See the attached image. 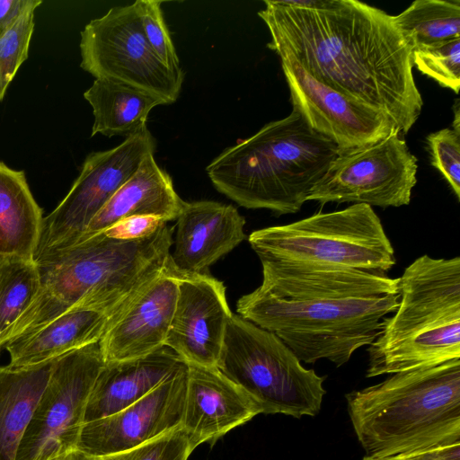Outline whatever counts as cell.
<instances>
[{"label":"cell","mask_w":460,"mask_h":460,"mask_svg":"<svg viewBox=\"0 0 460 460\" xmlns=\"http://www.w3.org/2000/svg\"><path fill=\"white\" fill-rule=\"evenodd\" d=\"M399 294L367 349V377L460 358V258H417L399 278Z\"/></svg>","instance_id":"cell-6"},{"label":"cell","mask_w":460,"mask_h":460,"mask_svg":"<svg viewBox=\"0 0 460 460\" xmlns=\"http://www.w3.org/2000/svg\"><path fill=\"white\" fill-rule=\"evenodd\" d=\"M108 317L90 309L67 311L45 325L8 342L13 367H28L54 360L70 351L99 342Z\"/></svg>","instance_id":"cell-21"},{"label":"cell","mask_w":460,"mask_h":460,"mask_svg":"<svg viewBox=\"0 0 460 460\" xmlns=\"http://www.w3.org/2000/svg\"><path fill=\"white\" fill-rule=\"evenodd\" d=\"M188 364L127 408L84 424L76 450L102 456L132 449L180 429L185 408Z\"/></svg>","instance_id":"cell-14"},{"label":"cell","mask_w":460,"mask_h":460,"mask_svg":"<svg viewBox=\"0 0 460 460\" xmlns=\"http://www.w3.org/2000/svg\"><path fill=\"white\" fill-rule=\"evenodd\" d=\"M261 411L252 399L217 367L188 364V385L181 429L194 450L214 443Z\"/></svg>","instance_id":"cell-17"},{"label":"cell","mask_w":460,"mask_h":460,"mask_svg":"<svg viewBox=\"0 0 460 460\" xmlns=\"http://www.w3.org/2000/svg\"><path fill=\"white\" fill-rule=\"evenodd\" d=\"M412 65L442 87L458 93L460 88V38L412 50Z\"/></svg>","instance_id":"cell-28"},{"label":"cell","mask_w":460,"mask_h":460,"mask_svg":"<svg viewBox=\"0 0 460 460\" xmlns=\"http://www.w3.org/2000/svg\"><path fill=\"white\" fill-rule=\"evenodd\" d=\"M155 139L146 127L113 148L89 154L68 193L44 217L34 258L64 249L79 240L93 217L135 173L142 160L155 153Z\"/></svg>","instance_id":"cell-12"},{"label":"cell","mask_w":460,"mask_h":460,"mask_svg":"<svg viewBox=\"0 0 460 460\" xmlns=\"http://www.w3.org/2000/svg\"><path fill=\"white\" fill-rule=\"evenodd\" d=\"M277 54L293 109L310 128L334 142L340 151L376 143L400 132L385 112L321 83L289 54Z\"/></svg>","instance_id":"cell-13"},{"label":"cell","mask_w":460,"mask_h":460,"mask_svg":"<svg viewBox=\"0 0 460 460\" xmlns=\"http://www.w3.org/2000/svg\"><path fill=\"white\" fill-rule=\"evenodd\" d=\"M258 12L268 48L286 52L308 74L385 112L402 133L417 121L423 101L412 75V49L393 15L356 0H317L309 8L266 0Z\"/></svg>","instance_id":"cell-1"},{"label":"cell","mask_w":460,"mask_h":460,"mask_svg":"<svg viewBox=\"0 0 460 460\" xmlns=\"http://www.w3.org/2000/svg\"><path fill=\"white\" fill-rule=\"evenodd\" d=\"M261 262V285L238 299V315L274 333L301 362L344 365L399 304V278L384 272Z\"/></svg>","instance_id":"cell-2"},{"label":"cell","mask_w":460,"mask_h":460,"mask_svg":"<svg viewBox=\"0 0 460 460\" xmlns=\"http://www.w3.org/2000/svg\"><path fill=\"white\" fill-rule=\"evenodd\" d=\"M66 456V455L61 456H58V457H55V458H52V459H49V460H63V458H64V456Z\"/></svg>","instance_id":"cell-37"},{"label":"cell","mask_w":460,"mask_h":460,"mask_svg":"<svg viewBox=\"0 0 460 460\" xmlns=\"http://www.w3.org/2000/svg\"><path fill=\"white\" fill-rule=\"evenodd\" d=\"M172 231L166 224L133 241L98 233L36 257L40 290L7 332V339L25 335L73 309L100 312L108 317L109 327L168 267Z\"/></svg>","instance_id":"cell-3"},{"label":"cell","mask_w":460,"mask_h":460,"mask_svg":"<svg viewBox=\"0 0 460 460\" xmlns=\"http://www.w3.org/2000/svg\"><path fill=\"white\" fill-rule=\"evenodd\" d=\"M41 288L33 260L0 257V339L33 302Z\"/></svg>","instance_id":"cell-26"},{"label":"cell","mask_w":460,"mask_h":460,"mask_svg":"<svg viewBox=\"0 0 460 460\" xmlns=\"http://www.w3.org/2000/svg\"><path fill=\"white\" fill-rule=\"evenodd\" d=\"M193 449L181 428L164 434L129 450L85 460H187Z\"/></svg>","instance_id":"cell-29"},{"label":"cell","mask_w":460,"mask_h":460,"mask_svg":"<svg viewBox=\"0 0 460 460\" xmlns=\"http://www.w3.org/2000/svg\"><path fill=\"white\" fill-rule=\"evenodd\" d=\"M172 268L183 274L205 273L245 238V219L232 205L185 202L177 217Z\"/></svg>","instance_id":"cell-18"},{"label":"cell","mask_w":460,"mask_h":460,"mask_svg":"<svg viewBox=\"0 0 460 460\" xmlns=\"http://www.w3.org/2000/svg\"><path fill=\"white\" fill-rule=\"evenodd\" d=\"M43 219L24 172L0 161V257L33 260Z\"/></svg>","instance_id":"cell-22"},{"label":"cell","mask_w":460,"mask_h":460,"mask_svg":"<svg viewBox=\"0 0 460 460\" xmlns=\"http://www.w3.org/2000/svg\"><path fill=\"white\" fill-rule=\"evenodd\" d=\"M167 222L153 216H133L121 219L103 230L106 236L118 240L133 241L148 237Z\"/></svg>","instance_id":"cell-32"},{"label":"cell","mask_w":460,"mask_h":460,"mask_svg":"<svg viewBox=\"0 0 460 460\" xmlns=\"http://www.w3.org/2000/svg\"><path fill=\"white\" fill-rule=\"evenodd\" d=\"M183 363L179 355L166 346L141 358L105 363L90 394L84 424L133 404Z\"/></svg>","instance_id":"cell-19"},{"label":"cell","mask_w":460,"mask_h":460,"mask_svg":"<svg viewBox=\"0 0 460 460\" xmlns=\"http://www.w3.org/2000/svg\"><path fill=\"white\" fill-rule=\"evenodd\" d=\"M455 119L453 120V129H455L456 131H459L460 132V113H459V102L458 100H456V105H455Z\"/></svg>","instance_id":"cell-35"},{"label":"cell","mask_w":460,"mask_h":460,"mask_svg":"<svg viewBox=\"0 0 460 460\" xmlns=\"http://www.w3.org/2000/svg\"><path fill=\"white\" fill-rule=\"evenodd\" d=\"M339 151L293 109L225 149L206 172L214 187L239 206L294 214Z\"/></svg>","instance_id":"cell-5"},{"label":"cell","mask_w":460,"mask_h":460,"mask_svg":"<svg viewBox=\"0 0 460 460\" xmlns=\"http://www.w3.org/2000/svg\"><path fill=\"white\" fill-rule=\"evenodd\" d=\"M40 5L35 4L27 9L0 38V102L19 67L28 58L35 26V10Z\"/></svg>","instance_id":"cell-27"},{"label":"cell","mask_w":460,"mask_h":460,"mask_svg":"<svg viewBox=\"0 0 460 460\" xmlns=\"http://www.w3.org/2000/svg\"><path fill=\"white\" fill-rule=\"evenodd\" d=\"M41 4L40 0H0V38L27 9Z\"/></svg>","instance_id":"cell-34"},{"label":"cell","mask_w":460,"mask_h":460,"mask_svg":"<svg viewBox=\"0 0 460 460\" xmlns=\"http://www.w3.org/2000/svg\"><path fill=\"white\" fill-rule=\"evenodd\" d=\"M80 66L95 79L128 84L177 101L184 74L169 70L150 48L141 24L137 0L114 6L90 21L81 31Z\"/></svg>","instance_id":"cell-9"},{"label":"cell","mask_w":460,"mask_h":460,"mask_svg":"<svg viewBox=\"0 0 460 460\" xmlns=\"http://www.w3.org/2000/svg\"><path fill=\"white\" fill-rule=\"evenodd\" d=\"M393 17L412 50L460 38L459 0H416Z\"/></svg>","instance_id":"cell-25"},{"label":"cell","mask_w":460,"mask_h":460,"mask_svg":"<svg viewBox=\"0 0 460 460\" xmlns=\"http://www.w3.org/2000/svg\"><path fill=\"white\" fill-rule=\"evenodd\" d=\"M417 162L400 132L376 143L339 151L311 190L307 201L382 208L408 205L417 182Z\"/></svg>","instance_id":"cell-11"},{"label":"cell","mask_w":460,"mask_h":460,"mask_svg":"<svg viewBox=\"0 0 460 460\" xmlns=\"http://www.w3.org/2000/svg\"><path fill=\"white\" fill-rule=\"evenodd\" d=\"M248 241L260 261L384 273L396 263L379 217L366 204L255 230Z\"/></svg>","instance_id":"cell-7"},{"label":"cell","mask_w":460,"mask_h":460,"mask_svg":"<svg viewBox=\"0 0 460 460\" xmlns=\"http://www.w3.org/2000/svg\"><path fill=\"white\" fill-rule=\"evenodd\" d=\"M177 291V274L169 261L105 331L99 341L104 363L141 358L164 347Z\"/></svg>","instance_id":"cell-16"},{"label":"cell","mask_w":460,"mask_h":460,"mask_svg":"<svg viewBox=\"0 0 460 460\" xmlns=\"http://www.w3.org/2000/svg\"><path fill=\"white\" fill-rule=\"evenodd\" d=\"M56 359L28 367H0V460L16 459Z\"/></svg>","instance_id":"cell-23"},{"label":"cell","mask_w":460,"mask_h":460,"mask_svg":"<svg viewBox=\"0 0 460 460\" xmlns=\"http://www.w3.org/2000/svg\"><path fill=\"white\" fill-rule=\"evenodd\" d=\"M63 460H84V454L75 449L67 453Z\"/></svg>","instance_id":"cell-36"},{"label":"cell","mask_w":460,"mask_h":460,"mask_svg":"<svg viewBox=\"0 0 460 460\" xmlns=\"http://www.w3.org/2000/svg\"><path fill=\"white\" fill-rule=\"evenodd\" d=\"M217 367L239 386L261 413L300 419L321 410L325 376L307 369L274 333L233 314Z\"/></svg>","instance_id":"cell-8"},{"label":"cell","mask_w":460,"mask_h":460,"mask_svg":"<svg viewBox=\"0 0 460 460\" xmlns=\"http://www.w3.org/2000/svg\"><path fill=\"white\" fill-rule=\"evenodd\" d=\"M426 140L431 164L442 174L459 199L460 132L443 128L429 134Z\"/></svg>","instance_id":"cell-31"},{"label":"cell","mask_w":460,"mask_h":460,"mask_svg":"<svg viewBox=\"0 0 460 460\" xmlns=\"http://www.w3.org/2000/svg\"><path fill=\"white\" fill-rule=\"evenodd\" d=\"M345 398L367 456L460 444V358L392 374Z\"/></svg>","instance_id":"cell-4"},{"label":"cell","mask_w":460,"mask_h":460,"mask_svg":"<svg viewBox=\"0 0 460 460\" xmlns=\"http://www.w3.org/2000/svg\"><path fill=\"white\" fill-rule=\"evenodd\" d=\"M362 460H460V444L439 447L419 453L385 457L366 456Z\"/></svg>","instance_id":"cell-33"},{"label":"cell","mask_w":460,"mask_h":460,"mask_svg":"<svg viewBox=\"0 0 460 460\" xmlns=\"http://www.w3.org/2000/svg\"><path fill=\"white\" fill-rule=\"evenodd\" d=\"M104 364L99 342L55 360L15 460H49L76 449L87 402Z\"/></svg>","instance_id":"cell-10"},{"label":"cell","mask_w":460,"mask_h":460,"mask_svg":"<svg viewBox=\"0 0 460 460\" xmlns=\"http://www.w3.org/2000/svg\"><path fill=\"white\" fill-rule=\"evenodd\" d=\"M175 272L177 297L164 346L189 365L217 367L234 314L224 283L207 272Z\"/></svg>","instance_id":"cell-15"},{"label":"cell","mask_w":460,"mask_h":460,"mask_svg":"<svg viewBox=\"0 0 460 460\" xmlns=\"http://www.w3.org/2000/svg\"><path fill=\"white\" fill-rule=\"evenodd\" d=\"M84 97L93 108L91 137L131 136L147 127L153 108L167 104L153 93L107 79H95Z\"/></svg>","instance_id":"cell-24"},{"label":"cell","mask_w":460,"mask_h":460,"mask_svg":"<svg viewBox=\"0 0 460 460\" xmlns=\"http://www.w3.org/2000/svg\"><path fill=\"white\" fill-rule=\"evenodd\" d=\"M137 2L143 31L150 48L169 70L179 75L184 74L164 19L162 2L155 0H137Z\"/></svg>","instance_id":"cell-30"},{"label":"cell","mask_w":460,"mask_h":460,"mask_svg":"<svg viewBox=\"0 0 460 460\" xmlns=\"http://www.w3.org/2000/svg\"><path fill=\"white\" fill-rule=\"evenodd\" d=\"M184 203L175 191L171 176L157 164L154 154H149L75 243L133 216H153L165 222L176 220Z\"/></svg>","instance_id":"cell-20"}]
</instances>
